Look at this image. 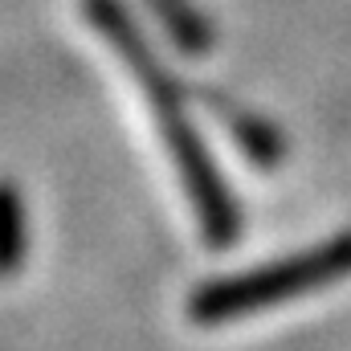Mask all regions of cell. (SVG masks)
<instances>
[{
    "label": "cell",
    "instance_id": "3",
    "mask_svg": "<svg viewBox=\"0 0 351 351\" xmlns=\"http://www.w3.org/2000/svg\"><path fill=\"white\" fill-rule=\"evenodd\" d=\"M29 254V221L12 184H0V278L16 274Z\"/></svg>",
    "mask_w": 351,
    "mask_h": 351
},
{
    "label": "cell",
    "instance_id": "1",
    "mask_svg": "<svg viewBox=\"0 0 351 351\" xmlns=\"http://www.w3.org/2000/svg\"><path fill=\"white\" fill-rule=\"evenodd\" d=\"M90 16L98 21V29H102V37L110 41V49L131 66V74H135V82L143 90L152 114L160 119L164 147H168V156H172L184 188H188L192 213H196V221H200V229H204V241L217 245V250L233 245V241H237V229H241V213H237V204H233V196H229L221 172L213 168V160H208L200 135L192 131V123H188V114H184V106H180V94H176V86H172V78L164 74L160 62H152V53H147L143 37L135 33V25H131L110 0H90Z\"/></svg>",
    "mask_w": 351,
    "mask_h": 351
},
{
    "label": "cell",
    "instance_id": "2",
    "mask_svg": "<svg viewBox=\"0 0 351 351\" xmlns=\"http://www.w3.org/2000/svg\"><path fill=\"white\" fill-rule=\"evenodd\" d=\"M348 274H351V233H339V237H331V241H323L306 254L282 258V262L265 265V269H250V274L200 286L188 302V319L200 323V327H217V323H229V319H241V315H258V311H269V306L294 302V298H302L319 286H331Z\"/></svg>",
    "mask_w": 351,
    "mask_h": 351
}]
</instances>
